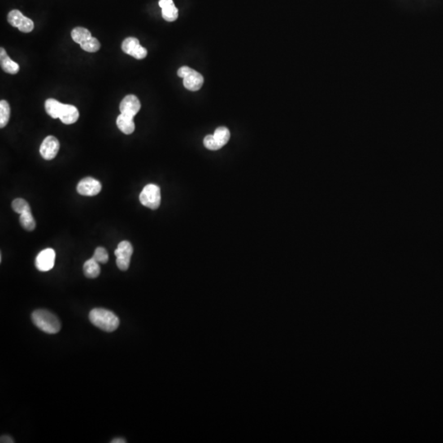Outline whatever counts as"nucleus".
I'll return each instance as SVG.
<instances>
[{
	"instance_id": "nucleus-1",
	"label": "nucleus",
	"mask_w": 443,
	"mask_h": 443,
	"mask_svg": "<svg viewBox=\"0 0 443 443\" xmlns=\"http://www.w3.org/2000/svg\"><path fill=\"white\" fill-rule=\"evenodd\" d=\"M47 114L53 118H59L64 124L76 123L79 118V112L75 106L61 104L54 99H48L45 103Z\"/></svg>"
},
{
	"instance_id": "nucleus-2",
	"label": "nucleus",
	"mask_w": 443,
	"mask_h": 443,
	"mask_svg": "<svg viewBox=\"0 0 443 443\" xmlns=\"http://www.w3.org/2000/svg\"><path fill=\"white\" fill-rule=\"evenodd\" d=\"M89 318L94 325L105 332H114L119 326V319L116 314L105 309H94L90 313Z\"/></svg>"
},
{
	"instance_id": "nucleus-3",
	"label": "nucleus",
	"mask_w": 443,
	"mask_h": 443,
	"mask_svg": "<svg viewBox=\"0 0 443 443\" xmlns=\"http://www.w3.org/2000/svg\"><path fill=\"white\" fill-rule=\"evenodd\" d=\"M31 319L39 329L49 334H56L61 328L60 322L51 312L38 310L33 312Z\"/></svg>"
},
{
	"instance_id": "nucleus-4",
	"label": "nucleus",
	"mask_w": 443,
	"mask_h": 443,
	"mask_svg": "<svg viewBox=\"0 0 443 443\" xmlns=\"http://www.w3.org/2000/svg\"><path fill=\"white\" fill-rule=\"evenodd\" d=\"M178 76L183 78V85L191 92H197L201 89L204 83L202 75L187 66H183L179 68Z\"/></svg>"
},
{
	"instance_id": "nucleus-5",
	"label": "nucleus",
	"mask_w": 443,
	"mask_h": 443,
	"mask_svg": "<svg viewBox=\"0 0 443 443\" xmlns=\"http://www.w3.org/2000/svg\"><path fill=\"white\" fill-rule=\"evenodd\" d=\"M140 201L145 207L157 210L161 204L160 188L154 184L145 186L140 194Z\"/></svg>"
},
{
	"instance_id": "nucleus-6",
	"label": "nucleus",
	"mask_w": 443,
	"mask_h": 443,
	"mask_svg": "<svg viewBox=\"0 0 443 443\" xmlns=\"http://www.w3.org/2000/svg\"><path fill=\"white\" fill-rule=\"evenodd\" d=\"M116 263L119 270L126 271L130 266V261L133 254V247L132 244L127 241H121L118 244V248L115 249Z\"/></svg>"
},
{
	"instance_id": "nucleus-7",
	"label": "nucleus",
	"mask_w": 443,
	"mask_h": 443,
	"mask_svg": "<svg viewBox=\"0 0 443 443\" xmlns=\"http://www.w3.org/2000/svg\"><path fill=\"white\" fill-rule=\"evenodd\" d=\"M8 22L12 27H18V30L23 33H29L34 29L33 21L25 17L19 10L17 9L9 12Z\"/></svg>"
},
{
	"instance_id": "nucleus-8",
	"label": "nucleus",
	"mask_w": 443,
	"mask_h": 443,
	"mask_svg": "<svg viewBox=\"0 0 443 443\" xmlns=\"http://www.w3.org/2000/svg\"><path fill=\"white\" fill-rule=\"evenodd\" d=\"M122 49L125 54L132 56L136 59H143L147 56V49L140 45L138 39L128 37L123 40Z\"/></svg>"
},
{
	"instance_id": "nucleus-9",
	"label": "nucleus",
	"mask_w": 443,
	"mask_h": 443,
	"mask_svg": "<svg viewBox=\"0 0 443 443\" xmlns=\"http://www.w3.org/2000/svg\"><path fill=\"white\" fill-rule=\"evenodd\" d=\"M55 251L51 248H47L39 253L36 258V267L39 271L47 272L51 270L55 263Z\"/></svg>"
},
{
	"instance_id": "nucleus-10",
	"label": "nucleus",
	"mask_w": 443,
	"mask_h": 443,
	"mask_svg": "<svg viewBox=\"0 0 443 443\" xmlns=\"http://www.w3.org/2000/svg\"><path fill=\"white\" fill-rule=\"evenodd\" d=\"M60 148L58 139L53 136H47L40 145V152L45 160H51L55 158Z\"/></svg>"
},
{
	"instance_id": "nucleus-11",
	"label": "nucleus",
	"mask_w": 443,
	"mask_h": 443,
	"mask_svg": "<svg viewBox=\"0 0 443 443\" xmlns=\"http://www.w3.org/2000/svg\"><path fill=\"white\" fill-rule=\"evenodd\" d=\"M102 190V186L99 181L92 178H85L78 183L76 191L79 194L85 196L98 195Z\"/></svg>"
},
{
	"instance_id": "nucleus-12",
	"label": "nucleus",
	"mask_w": 443,
	"mask_h": 443,
	"mask_svg": "<svg viewBox=\"0 0 443 443\" xmlns=\"http://www.w3.org/2000/svg\"><path fill=\"white\" fill-rule=\"evenodd\" d=\"M140 108H141V105H140V101L134 95H128L126 96L120 103V106H119L121 114H126L128 116L132 117V118L136 116L137 113L140 111Z\"/></svg>"
},
{
	"instance_id": "nucleus-13",
	"label": "nucleus",
	"mask_w": 443,
	"mask_h": 443,
	"mask_svg": "<svg viewBox=\"0 0 443 443\" xmlns=\"http://www.w3.org/2000/svg\"><path fill=\"white\" fill-rule=\"evenodd\" d=\"M159 7L162 9V17L167 22H174L179 18V9L174 5L172 0H159Z\"/></svg>"
},
{
	"instance_id": "nucleus-14",
	"label": "nucleus",
	"mask_w": 443,
	"mask_h": 443,
	"mask_svg": "<svg viewBox=\"0 0 443 443\" xmlns=\"http://www.w3.org/2000/svg\"><path fill=\"white\" fill-rule=\"evenodd\" d=\"M0 65L5 72L11 74V75H15L18 73L20 69L19 65L9 58L7 52L5 51L4 48L0 49Z\"/></svg>"
},
{
	"instance_id": "nucleus-15",
	"label": "nucleus",
	"mask_w": 443,
	"mask_h": 443,
	"mask_svg": "<svg viewBox=\"0 0 443 443\" xmlns=\"http://www.w3.org/2000/svg\"><path fill=\"white\" fill-rule=\"evenodd\" d=\"M133 118L126 114H121L117 118V126L118 129L126 135L133 133L136 128Z\"/></svg>"
},
{
	"instance_id": "nucleus-16",
	"label": "nucleus",
	"mask_w": 443,
	"mask_h": 443,
	"mask_svg": "<svg viewBox=\"0 0 443 443\" xmlns=\"http://www.w3.org/2000/svg\"><path fill=\"white\" fill-rule=\"evenodd\" d=\"M83 271L88 279H96L101 274V267L98 262L92 258L85 261L83 266Z\"/></svg>"
},
{
	"instance_id": "nucleus-17",
	"label": "nucleus",
	"mask_w": 443,
	"mask_h": 443,
	"mask_svg": "<svg viewBox=\"0 0 443 443\" xmlns=\"http://www.w3.org/2000/svg\"><path fill=\"white\" fill-rule=\"evenodd\" d=\"M71 35L72 40L79 45L92 37V33L90 32L89 30L85 29L84 27L74 28L71 31Z\"/></svg>"
},
{
	"instance_id": "nucleus-18",
	"label": "nucleus",
	"mask_w": 443,
	"mask_h": 443,
	"mask_svg": "<svg viewBox=\"0 0 443 443\" xmlns=\"http://www.w3.org/2000/svg\"><path fill=\"white\" fill-rule=\"evenodd\" d=\"M10 114H11V109H10L9 103L6 101H0V127L1 128H4L7 126L9 119H10Z\"/></svg>"
},
{
	"instance_id": "nucleus-19",
	"label": "nucleus",
	"mask_w": 443,
	"mask_h": 443,
	"mask_svg": "<svg viewBox=\"0 0 443 443\" xmlns=\"http://www.w3.org/2000/svg\"><path fill=\"white\" fill-rule=\"evenodd\" d=\"M20 223L23 228L27 231H33L36 228V221L31 211L25 212L21 214Z\"/></svg>"
},
{
	"instance_id": "nucleus-20",
	"label": "nucleus",
	"mask_w": 443,
	"mask_h": 443,
	"mask_svg": "<svg viewBox=\"0 0 443 443\" xmlns=\"http://www.w3.org/2000/svg\"><path fill=\"white\" fill-rule=\"evenodd\" d=\"M214 138L216 139L218 144L223 147L224 145H227V142L229 141L230 132L227 127H220L217 128L216 131L214 132Z\"/></svg>"
},
{
	"instance_id": "nucleus-21",
	"label": "nucleus",
	"mask_w": 443,
	"mask_h": 443,
	"mask_svg": "<svg viewBox=\"0 0 443 443\" xmlns=\"http://www.w3.org/2000/svg\"><path fill=\"white\" fill-rule=\"evenodd\" d=\"M80 47L83 50L89 52V53H95L101 49V43L95 37H92L89 40H85L84 42L80 44Z\"/></svg>"
},
{
	"instance_id": "nucleus-22",
	"label": "nucleus",
	"mask_w": 443,
	"mask_h": 443,
	"mask_svg": "<svg viewBox=\"0 0 443 443\" xmlns=\"http://www.w3.org/2000/svg\"><path fill=\"white\" fill-rule=\"evenodd\" d=\"M13 210L18 214H23L25 212L31 211V207L29 204L23 199H16L12 203Z\"/></svg>"
},
{
	"instance_id": "nucleus-23",
	"label": "nucleus",
	"mask_w": 443,
	"mask_h": 443,
	"mask_svg": "<svg viewBox=\"0 0 443 443\" xmlns=\"http://www.w3.org/2000/svg\"><path fill=\"white\" fill-rule=\"evenodd\" d=\"M92 258L96 259L99 263H106L109 261V254L104 247L96 248Z\"/></svg>"
},
{
	"instance_id": "nucleus-24",
	"label": "nucleus",
	"mask_w": 443,
	"mask_h": 443,
	"mask_svg": "<svg viewBox=\"0 0 443 443\" xmlns=\"http://www.w3.org/2000/svg\"><path fill=\"white\" fill-rule=\"evenodd\" d=\"M204 145L205 147L210 150H218L222 148V146L218 144L216 139L214 138V135H208L205 136L204 139Z\"/></svg>"
},
{
	"instance_id": "nucleus-25",
	"label": "nucleus",
	"mask_w": 443,
	"mask_h": 443,
	"mask_svg": "<svg viewBox=\"0 0 443 443\" xmlns=\"http://www.w3.org/2000/svg\"><path fill=\"white\" fill-rule=\"evenodd\" d=\"M1 443H13L14 442V440L9 436H2L0 439Z\"/></svg>"
},
{
	"instance_id": "nucleus-26",
	"label": "nucleus",
	"mask_w": 443,
	"mask_h": 443,
	"mask_svg": "<svg viewBox=\"0 0 443 443\" xmlns=\"http://www.w3.org/2000/svg\"><path fill=\"white\" fill-rule=\"evenodd\" d=\"M112 443H125L126 441H125L124 439L123 438H115L111 441Z\"/></svg>"
}]
</instances>
